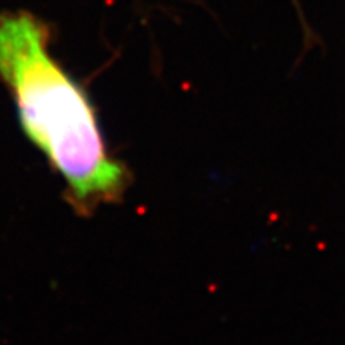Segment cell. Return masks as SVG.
<instances>
[{
    "instance_id": "6da1fadb",
    "label": "cell",
    "mask_w": 345,
    "mask_h": 345,
    "mask_svg": "<svg viewBox=\"0 0 345 345\" xmlns=\"http://www.w3.org/2000/svg\"><path fill=\"white\" fill-rule=\"evenodd\" d=\"M48 43V28L31 13L0 15V78L21 126L64 179L70 205L88 214L120 200L131 177L107 149L87 91L55 61Z\"/></svg>"
}]
</instances>
